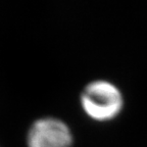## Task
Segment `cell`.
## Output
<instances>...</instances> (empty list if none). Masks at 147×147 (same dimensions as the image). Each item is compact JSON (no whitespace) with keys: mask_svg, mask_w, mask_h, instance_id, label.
<instances>
[{"mask_svg":"<svg viewBox=\"0 0 147 147\" xmlns=\"http://www.w3.org/2000/svg\"><path fill=\"white\" fill-rule=\"evenodd\" d=\"M27 143L28 147H71L73 135L62 121L44 117L32 125L28 133Z\"/></svg>","mask_w":147,"mask_h":147,"instance_id":"2","label":"cell"},{"mask_svg":"<svg viewBox=\"0 0 147 147\" xmlns=\"http://www.w3.org/2000/svg\"><path fill=\"white\" fill-rule=\"evenodd\" d=\"M85 113L96 122H108L121 113L124 98L119 89L108 81L89 83L81 95Z\"/></svg>","mask_w":147,"mask_h":147,"instance_id":"1","label":"cell"}]
</instances>
